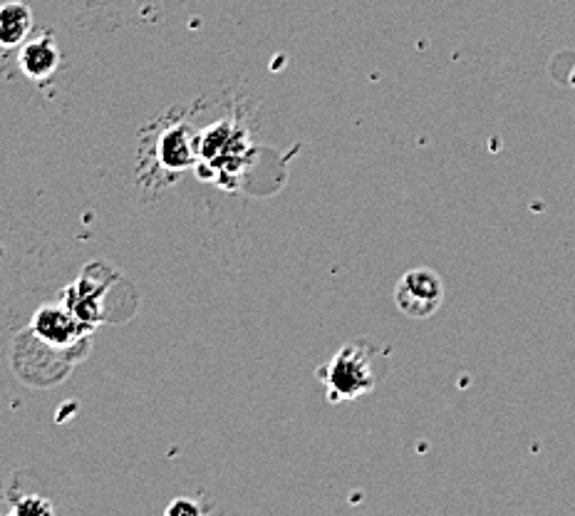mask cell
I'll use <instances>...</instances> for the list:
<instances>
[{"instance_id": "cell-8", "label": "cell", "mask_w": 575, "mask_h": 516, "mask_svg": "<svg viewBox=\"0 0 575 516\" xmlns=\"http://www.w3.org/2000/svg\"><path fill=\"white\" fill-rule=\"evenodd\" d=\"M573 85H575V72H573Z\"/></svg>"}, {"instance_id": "cell-2", "label": "cell", "mask_w": 575, "mask_h": 516, "mask_svg": "<svg viewBox=\"0 0 575 516\" xmlns=\"http://www.w3.org/2000/svg\"><path fill=\"white\" fill-rule=\"evenodd\" d=\"M397 308L407 318H432L444 303V283L432 268H412L400 278L395 288Z\"/></svg>"}, {"instance_id": "cell-3", "label": "cell", "mask_w": 575, "mask_h": 516, "mask_svg": "<svg viewBox=\"0 0 575 516\" xmlns=\"http://www.w3.org/2000/svg\"><path fill=\"white\" fill-rule=\"evenodd\" d=\"M33 328L38 330V335L43 340H48L50 345H65L75 343L82 333V321L75 313L60 311V308H43V311L35 316Z\"/></svg>"}, {"instance_id": "cell-7", "label": "cell", "mask_w": 575, "mask_h": 516, "mask_svg": "<svg viewBox=\"0 0 575 516\" xmlns=\"http://www.w3.org/2000/svg\"><path fill=\"white\" fill-rule=\"evenodd\" d=\"M176 514H201L199 504H191L186 499H176L172 507H167V516H176Z\"/></svg>"}, {"instance_id": "cell-1", "label": "cell", "mask_w": 575, "mask_h": 516, "mask_svg": "<svg viewBox=\"0 0 575 516\" xmlns=\"http://www.w3.org/2000/svg\"><path fill=\"white\" fill-rule=\"evenodd\" d=\"M380 363H385V358L375 343L370 340L347 343L335 355L333 363L320 370L330 402L355 400V397L375 390V385L380 383Z\"/></svg>"}, {"instance_id": "cell-4", "label": "cell", "mask_w": 575, "mask_h": 516, "mask_svg": "<svg viewBox=\"0 0 575 516\" xmlns=\"http://www.w3.org/2000/svg\"><path fill=\"white\" fill-rule=\"evenodd\" d=\"M60 65L58 45L53 38H35L23 45L20 50V70L33 80H43V77L53 75Z\"/></svg>"}, {"instance_id": "cell-6", "label": "cell", "mask_w": 575, "mask_h": 516, "mask_svg": "<svg viewBox=\"0 0 575 516\" xmlns=\"http://www.w3.org/2000/svg\"><path fill=\"white\" fill-rule=\"evenodd\" d=\"M162 159L169 167L181 169L191 162V152H189V139H186L184 129H174L164 137L162 142Z\"/></svg>"}, {"instance_id": "cell-5", "label": "cell", "mask_w": 575, "mask_h": 516, "mask_svg": "<svg viewBox=\"0 0 575 516\" xmlns=\"http://www.w3.org/2000/svg\"><path fill=\"white\" fill-rule=\"evenodd\" d=\"M33 30V13L25 3H5L0 5V45L3 48H15L25 43Z\"/></svg>"}]
</instances>
